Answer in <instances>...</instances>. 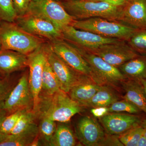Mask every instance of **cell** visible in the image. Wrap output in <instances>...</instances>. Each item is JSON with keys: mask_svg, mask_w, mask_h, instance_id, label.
Here are the masks:
<instances>
[{"mask_svg": "<svg viewBox=\"0 0 146 146\" xmlns=\"http://www.w3.org/2000/svg\"><path fill=\"white\" fill-rule=\"evenodd\" d=\"M6 116L3 117L1 118V119H0V127H1V124L3 121L4 119H5ZM6 135H5V134H3V133H1V131H0V142L2 141V140H3V139L5 138Z\"/></svg>", "mask_w": 146, "mask_h": 146, "instance_id": "38", "label": "cell"}, {"mask_svg": "<svg viewBox=\"0 0 146 146\" xmlns=\"http://www.w3.org/2000/svg\"><path fill=\"white\" fill-rule=\"evenodd\" d=\"M67 12L75 20L100 17L117 21L120 7L102 1L66 0L60 2Z\"/></svg>", "mask_w": 146, "mask_h": 146, "instance_id": "3", "label": "cell"}, {"mask_svg": "<svg viewBox=\"0 0 146 146\" xmlns=\"http://www.w3.org/2000/svg\"><path fill=\"white\" fill-rule=\"evenodd\" d=\"M61 90L52 96H40L38 116L44 115L55 122H68L82 107Z\"/></svg>", "mask_w": 146, "mask_h": 146, "instance_id": "2", "label": "cell"}, {"mask_svg": "<svg viewBox=\"0 0 146 146\" xmlns=\"http://www.w3.org/2000/svg\"><path fill=\"white\" fill-rule=\"evenodd\" d=\"M1 45H0V50H1Z\"/></svg>", "mask_w": 146, "mask_h": 146, "instance_id": "47", "label": "cell"}, {"mask_svg": "<svg viewBox=\"0 0 146 146\" xmlns=\"http://www.w3.org/2000/svg\"><path fill=\"white\" fill-rule=\"evenodd\" d=\"M15 22L25 31L48 42L62 38L61 32L53 24L28 12L23 16H17Z\"/></svg>", "mask_w": 146, "mask_h": 146, "instance_id": "10", "label": "cell"}, {"mask_svg": "<svg viewBox=\"0 0 146 146\" xmlns=\"http://www.w3.org/2000/svg\"><path fill=\"white\" fill-rule=\"evenodd\" d=\"M117 21L137 30L146 29V0H128L120 7Z\"/></svg>", "mask_w": 146, "mask_h": 146, "instance_id": "15", "label": "cell"}, {"mask_svg": "<svg viewBox=\"0 0 146 146\" xmlns=\"http://www.w3.org/2000/svg\"><path fill=\"white\" fill-rule=\"evenodd\" d=\"M8 76L0 79V105L7 98L14 87L13 82Z\"/></svg>", "mask_w": 146, "mask_h": 146, "instance_id": "32", "label": "cell"}, {"mask_svg": "<svg viewBox=\"0 0 146 146\" xmlns=\"http://www.w3.org/2000/svg\"><path fill=\"white\" fill-rule=\"evenodd\" d=\"M51 139L49 146H74L76 143V137L72 130L65 123H60Z\"/></svg>", "mask_w": 146, "mask_h": 146, "instance_id": "23", "label": "cell"}, {"mask_svg": "<svg viewBox=\"0 0 146 146\" xmlns=\"http://www.w3.org/2000/svg\"><path fill=\"white\" fill-rule=\"evenodd\" d=\"M31 1L32 0H12L17 16H23L27 12Z\"/></svg>", "mask_w": 146, "mask_h": 146, "instance_id": "33", "label": "cell"}, {"mask_svg": "<svg viewBox=\"0 0 146 146\" xmlns=\"http://www.w3.org/2000/svg\"><path fill=\"white\" fill-rule=\"evenodd\" d=\"M75 128L76 137L84 146H101L106 136L100 125L89 116L80 118Z\"/></svg>", "mask_w": 146, "mask_h": 146, "instance_id": "14", "label": "cell"}, {"mask_svg": "<svg viewBox=\"0 0 146 146\" xmlns=\"http://www.w3.org/2000/svg\"><path fill=\"white\" fill-rule=\"evenodd\" d=\"M89 1H100V0H89Z\"/></svg>", "mask_w": 146, "mask_h": 146, "instance_id": "46", "label": "cell"}, {"mask_svg": "<svg viewBox=\"0 0 146 146\" xmlns=\"http://www.w3.org/2000/svg\"><path fill=\"white\" fill-rule=\"evenodd\" d=\"M119 136L110 135L107 136L106 135L101 146H123L119 140Z\"/></svg>", "mask_w": 146, "mask_h": 146, "instance_id": "34", "label": "cell"}, {"mask_svg": "<svg viewBox=\"0 0 146 146\" xmlns=\"http://www.w3.org/2000/svg\"><path fill=\"white\" fill-rule=\"evenodd\" d=\"M100 120L108 134L119 136L131 128L142 124L144 119L138 115L109 112Z\"/></svg>", "mask_w": 146, "mask_h": 146, "instance_id": "16", "label": "cell"}, {"mask_svg": "<svg viewBox=\"0 0 146 146\" xmlns=\"http://www.w3.org/2000/svg\"><path fill=\"white\" fill-rule=\"evenodd\" d=\"M101 85L91 77L81 75L68 94L72 99L85 107Z\"/></svg>", "mask_w": 146, "mask_h": 146, "instance_id": "17", "label": "cell"}, {"mask_svg": "<svg viewBox=\"0 0 146 146\" xmlns=\"http://www.w3.org/2000/svg\"><path fill=\"white\" fill-rule=\"evenodd\" d=\"M33 96L29 85V72L26 71L0 107L10 114L21 110H33Z\"/></svg>", "mask_w": 146, "mask_h": 146, "instance_id": "9", "label": "cell"}, {"mask_svg": "<svg viewBox=\"0 0 146 146\" xmlns=\"http://www.w3.org/2000/svg\"><path fill=\"white\" fill-rule=\"evenodd\" d=\"M145 128L142 124L131 128L119 135V140L123 146H137L138 141L143 134Z\"/></svg>", "mask_w": 146, "mask_h": 146, "instance_id": "26", "label": "cell"}, {"mask_svg": "<svg viewBox=\"0 0 146 146\" xmlns=\"http://www.w3.org/2000/svg\"><path fill=\"white\" fill-rule=\"evenodd\" d=\"M143 134L146 138V128H145V130H144Z\"/></svg>", "mask_w": 146, "mask_h": 146, "instance_id": "42", "label": "cell"}, {"mask_svg": "<svg viewBox=\"0 0 146 146\" xmlns=\"http://www.w3.org/2000/svg\"><path fill=\"white\" fill-rule=\"evenodd\" d=\"M141 83L142 84L144 90H145V92L146 94V79L143 80H141Z\"/></svg>", "mask_w": 146, "mask_h": 146, "instance_id": "40", "label": "cell"}, {"mask_svg": "<svg viewBox=\"0 0 146 146\" xmlns=\"http://www.w3.org/2000/svg\"><path fill=\"white\" fill-rule=\"evenodd\" d=\"M100 1L106 2L115 6L121 7L125 4L128 0H100Z\"/></svg>", "mask_w": 146, "mask_h": 146, "instance_id": "36", "label": "cell"}, {"mask_svg": "<svg viewBox=\"0 0 146 146\" xmlns=\"http://www.w3.org/2000/svg\"><path fill=\"white\" fill-rule=\"evenodd\" d=\"M2 78L3 77V76H2L1 75V74H0V79Z\"/></svg>", "mask_w": 146, "mask_h": 146, "instance_id": "44", "label": "cell"}, {"mask_svg": "<svg viewBox=\"0 0 146 146\" xmlns=\"http://www.w3.org/2000/svg\"><path fill=\"white\" fill-rule=\"evenodd\" d=\"M32 1H33L35 2V1H39V0H32Z\"/></svg>", "mask_w": 146, "mask_h": 146, "instance_id": "45", "label": "cell"}, {"mask_svg": "<svg viewBox=\"0 0 146 146\" xmlns=\"http://www.w3.org/2000/svg\"><path fill=\"white\" fill-rule=\"evenodd\" d=\"M90 111L94 117L99 119L104 117L109 113L108 107L93 108H91Z\"/></svg>", "mask_w": 146, "mask_h": 146, "instance_id": "35", "label": "cell"}, {"mask_svg": "<svg viewBox=\"0 0 146 146\" xmlns=\"http://www.w3.org/2000/svg\"><path fill=\"white\" fill-rule=\"evenodd\" d=\"M38 117V113L33 110H27L19 118L10 134L14 135L21 133L34 123Z\"/></svg>", "mask_w": 146, "mask_h": 146, "instance_id": "28", "label": "cell"}, {"mask_svg": "<svg viewBox=\"0 0 146 146\" xmlns=\"http://www.w3.org/2000/svg\"><path fill=\"white\" fill-rule=\"evenodd\" d=\"M46 41L25 31L15 22L0 21L1 49L12 50L28 55Z\"/></svg>", "mask_w": 146, "mask_h": 146, "instance_id": "1", "label": "cell"}, {"mask_svg": "<svg viewBox=\"0 0 146 146\" xmlns=\"http://www.w3.org/2000/svg\"><path fill=\"white\" fill-rule=\"evenodd\" d=\"M27 110H18L10 114L8 116H6L0 127L1 133L5 135L10 134L19 118Z\"/></svg>", "mask_w": 146, "mask_h": 146, "instance_id": "30", "label": "cell"}, {"mask_svg": "<svg viewBox=\"0 0 146 146\" xmlns=\"http://www.w3.org/2000/svg\"><path fill=\"white\" fill-rule=\"evenodd\" d=\"M108 110L110 113L125 112L138 115L142 112L135 105L124 99L115 102L108 107Z\"/></svg>", "mask_w": 146, "mask_h": 146, "instance_id": "29", "label": "cell"}, {"mask_svg": "<svg viewBox=\"0 0 146 146\" xmlns=\"http://www.w3.org/2000/svg\"><path fill=\"white\" fill-rule=\"evenodd\" d=\"M39 128V135L48 145L51 139L55 132L57 125L56 122L44 115H40Z\"/></svg>", "mask_w": 146, "mask_h": 146, "instance_id": "25", "label": "cell"}, {"mask_svg": "<svg viewBox=\"0 0 146 146\" xmlns=\"http://www.w3.org/2000/svg\"><path fill=\"white\" fill-rule=\"evenodd\" d=\"M142 125L145 128H146V119L143 120L142 123Z\"/></svg>", "mask_w": 146, "mask_h": 146, "instance_id": "41", "label": "cell"}, {"mask_svg": "<svg viewBox=\"0 0 146 146\" xmlns=\"http://www.w3.org/2000/svg\"><path fill=\"white\" fill-rule=\"evenodd\" d=\"M49 42L52 50L73 70L92 78L90 66L76 48L63 38Z\"/></svg>", "mask_w": 146, "mask_h": 146, "instance_id": "12", "label": "cell"}, {"mask_svg": "<svg viewBox=\"0 0 146 146\" xmlns=\"http://www.w3.org/2000/svg\"><path fill=\"white\" fill-rule=\"evenodd\" d=\"M60 90V85L57 78L47 60L44 66L42 76V92L44 96H52Z\"/></svg>", "mask_w": 146, "mask_h": 146, "instance_id": "24", "label": "cell"}, {"mask_svg": "<svg viewBox=\"0 0 146 146\" xmlns=\"http://www.w3.org/2000/svg\"><path fill=\"white\" fill-rule=\"evenodd\" d=\"M119 70L127 79L141 81L146 79V56L141 55L121 65Z\"/></svg>", "mask_w": 146, "mask_h": 146, "instance_id": "21", "label": "cell"}, {"mask_svg": "<svg viewBox=\"0 0 146 146\" xmlns=\"http://www.w3.org/2000/svg\"><path fill=\"white\" fill-rule=\"evenodd\" d=\"M50 44L48 41L27 55L29 68V83L33 98V110L37 113L42 92L44 66L47 60Z\"/></svg>", "mask_w": 146, "mask_h": 146, "instance_id": "5", "label": "cell"}, {"mask_svg": "<svg viewBox=\"0 0 146 146\" xmlns=\"http://www.w3.org/2000/svg\"><path fill=\"white\" fill-rule=\"evenodd\" d=\"M55 1H57L58 2H61L62 1H66V0H55Z\"/></svg>", "mask_w": 146, "mask_h": 146, "instance_id": "43", "label": "cell"}, {"mask_svg": "<svg viewBox=\"0 0 146 146\" xmlns=\"http://www.w3.org/2000/svg\"><path fill=\"white\" fill-rule=\"evenodd\" d=\"M71 25L78 29L91 32L104 37L126 41L138 30L121 22L100 17L75 20Z\"/></svg>", "mask_w": 146, "mask_h": 146, "instance_id": "4", "label": "cell"}, {"mask_svg": "<svg viewBox=\"0 0 146 146\" xmlns=\"http://www.w3.org/2000/svg\"><path fill=\"white\" fill-rule=\"evenodd\" d=\"M39 135V128L34 123L21 133L7 135L0 142V146H33Z\"/></svg>", "mask_w": 146, "mask_h": 146, "instance_id": "20", "label": "cell"}, {"mask_svg": "<svg viewBox=\"0 0 146 146\" xmlns=\"http://www.w3.org/2000/svg\"><path fill=\"white\" fill-rule=\"evenodd\" d=\"M17 17L12 0H0V21L15 22Z\"/></svg>", "mask_w": 146, "mask_h": 146, "instance_id": "31", "label": "cell"}, {"mask_svg": "<svg viewBox=\"0 0 146 146\" xmlns=\"http://www.w3.org/2000/svg\"><path fill=\"white\" fill-rule=\"evenodd\" d=\"M61 33L62 38L65 41L76 48L86 51L92 50L102 45L117 43L122 40L78 29L72 25L64 27Z\"/></svg>", "mask_w": 146, "mask_h": 146, "instance_id": "8", "label": "cell"}, {"mask_svg": "<svg viewBox=\"0 0 146 146\" xmlns=\"http://www.w3.org/2000/svg\"><path fill=\"white\" fill-rule=\"evenodd\" d=\"M47 60L57 78L60 90L68 94L81 74L73 70L59 57L52 49L50 44Z\"/></svg>", "mask_w": 146, "mask_h": 146, "instance_id": "13", "label": "cell"}, {"mask_svg": "<svg viewBox=\"0 0 146 146\" xmlns=\"http://www.w3.org/2000/svg\"><path fill=\"white\" fill-rule=\"evenodd\" d=\"M7 113L5 110H4L3 109H2L0 107V119L3 117H5V116H7Z\"/></svg>", "mask_w": 146, "mask_h": 146, "instance_id": "39", "label": "cell"}, {"mask_svg": "<svg viewBox=\"0 0 146 146\" xmlns=\"http://www.w3.org/2000/svg\"><path fill=\"white\" fill-rule=\"evenodd\" d=\"M126 42L138 53L146 56V29L136 31Z\"/></svg>", "mask_w": 146, "mask_h": 146, "instance_id": "27", "label": "cell"}, {"mask_svg": "<svg viewBox=\"0 0 146 146\" xmlns=\"http://www.w3.org/2000/svg\"><path fill=\"white\" fill-rule=\"evenodd\" d=\"M137 146H146V138L143 134L139 139Z\"/></svg>", "mask_w": 146, "mask_h": 146, "instance_id": "37", "label": "cell"}, {"mask_svg": "<svg viewBox=\"0 0 146 146\" xmlns=\"http://www.w3.org/2000/svg\"><path fill=\"white\" fill-rule=\"evenodd\" d=\"M114 87L109 85H101L93 98L85 107H109L119 99V97Z\"/></svg>", "mask_w": 146, "mask_h": 146, "instance_id": "22", "label": "cell"}, {"mask_svg": "<svg viewBox=\"0 0 146 146\" xmlns=\"http://www.w3.org/2000/svg\"><path fill=\"white\" fill-rule=\"evenodd\" d=\"M27 55L10 50H0V74L4 77L28 67Z\"/></svg>", "mask_w": 146, "mask_h": 146, "instance_id": "18", "label": "cell"}, {"mask_svg": "<svg viewBox=\"0 0 146 146\" xmlns=\"http://www.w3.org/2000/svg\"><path fill=\"white\" fill-rule=\"evenodd\" d=\"M87 51L97 55L107 63L117 68L129 60L142 55L134 50L124 40L103 45Z\"/></svg>", "mask_w": 146, "mask_h": 146, "instance_id": "11", "label": "cell"}, {"mask_svg": "<svg viewBox=\"0 0 146 146\" xmlns=\"http://www.w3.org/2000/svg\"><path fill=\"white\" fill-rule=\"evenodd\" d=\"M27 12L49 21L61 32L65 27L71 25L75 20L60 2L55 0L32 1Z\"/></svg>", "mask_w": 146, "mask_h": 146, "instance_id": "7", "label": "cell"}, {"mask_svg": "<svg viewBox=\"0 0 146 146\" xmlns=\"http://www.w3.org/2000/svg\"><path fill=\"white\" fill-rule=\"evenodd\" d=\"M76 48L90 66L92 78L100 85L115 87L127 80L119 68L110 65L93 53Z\"/></svg>", "mask_w": 146, "mask_h": 146, "instance_id": "6", "label": "cell"}, {"mask_svg": "<svg viewBox=\"0 0 146 146\" xmlns=\"http://www.w3.org/2000/svg\"><path fill=\"white\" fill-rule=\"evenodd\" d=\"M124 99L130 102L146 115V94L141 82L126 80L122 83Z\"/></svg>", "mask_w": 146, "mask_h": 146, "instance_id": "19", "label": "cell"}]
</instances>
